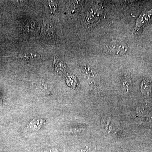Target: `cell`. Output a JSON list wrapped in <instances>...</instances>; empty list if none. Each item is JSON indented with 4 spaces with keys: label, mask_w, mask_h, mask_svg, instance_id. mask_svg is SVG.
<instances>
[{
    "label": "cell",
    "mask_w": 152,
    "mask_h": 152,
    "mask_svg": "<svg viewBox=\"0 0 152 152\" xmlns=\"http://www.w3.org/2000/svg\"><path fill=\"white\" fill-rule=\"evenodd\" d=\"M103 14V9L99 5H95L90 9L86 17L87 21L89 23L94 24L100 19Z\"/></svg>",
    "instance_id": "cell-2"
},
{
    "label": "cell",
    "mask_w": 152,
    "mask_h": 152,
    "mask_svg": "<svg viewBox=\"0 0 152 152\" xmlns=\"http://www.w3.org/2000/svg\"><path fill=\"white\" fill-rule=\"evenodd\" d=\"M140 90L143 94L145 96H149L151 93L152 88L149 83L143 81L142 82Z\"/></svg>",
    "instance_id": "cell-8"
},
{
    "label": "cell",
    "mask_w": 152,
    "mask_h": 152,
    "mask_svg": "<svg viewBox=\"0 0 152 152\" xmlns=\"http://www.w3.org/2000/svg\"><path fill=\"white\" fill-rule=\"evenodd\" d=\"M42 34L45 37L51 38L54 37V30L50 25L45 23L42 28Z\"/></svg>",
    "instance_id": "cell-6"
},
{
    "label": "cell",
    "mask_w": 152,
    "mask_h": 152,
    "mask_svg": "<svg viewBox=\"0 0 152 152\" xmlns=\"http://www.w3.org/2000/svg\"><path fill=\"white\" fill-rule=\"evenodd\" d=\"M37 86H38V88H39L41 91L43 92L49 93L48 86L45 83H44V82H41V83H39V84L37 85Z\"/></svg>",
    "instance_id": "cell-10"
},
{
    "label": "cell",
    "mask_w": 152,
    "mask_h": 152,
    "mask_svg": "<svg viewBox=\"0 0 152 152\" xmlns=\"http://www.w3.org/2000/svg\"><path fill=\"white\" fill-rule=\"evenodd\" d=\"M109 49L112 54L121 56L126 53L128 50L127 45L120 41L114 40L109 44Z\"/></svg>",
    "instance_id": "cell-1"
},
{
    "label": "cell",
    "mask_w": 152,
    "mask_h": 152,
    "mask_svg": "<svg viewBox=\"0 0 152 152\" xmlns=\"http://www.w3.org/2000/svg\"><path fill=\"white\" fill-rule=\"evenodd\" d=\"M43 121L41 119H34L28 125L29 129H31L34 130H38L40 129L42 125V124Z\"/></svg>",
    "instance_id": "cell-7"
},
{
    "label": "cell",
    "mask_w": 152,
    "mask_h": 152,
    "mask_svg": "<svg viewBox=\"0 0 152 152\" xmlns=\"http://www.w3.org/2000/svg\"><path fill=\"white\" fill-rule=\"evenodd\" d=\"M132 87V80L130 77H125L121 83V89L126 94H129L131 91Z\"/></svg>",
    "instance_id": "cell-4"
},
{
    "label": "cell",
    "mask_w": 152,
    "mask_h": 152,
    "mask_svg": "<svg viewBox=\"0 0 152 152\" xmlns=\"http://www.w3.org/2000/svg\"><path fill=\"white\" fill-rule=\"evenodd\" d=\"M40 56L35 53H25L19 55L17 58L19 60L25 61H30L39 58Z\"/></svg>",
    "instance_id": "cell-5"
},
{
    "label": "cell",
    "mask_w": 152,
    "mask_h": 152,
    "mask_svg": "<svg viewBox=\"0 0 152 152\" xmlns=\"http://www.w3.org/2000/svg\"><path fill=\"white\" fill-rule=\"evenodd\" d=\"M1 19V13H0V20Z\"/></svg>",
    "instance_id": "cell-12"
},
{
    "label": "cell",
    "mask_w": 152,
    "mask_h": 152,
    "mask_svg": "<svg viewBox=\"0 0 152 152\" xmlns=\"http://www.w3.org/2000/svg\"><path fill=\"white\" fill-rule=\"evenodd\" d=\"M49 6L51 13H54L56 12L58 9V4L56 2L53 1H49Z\"/></svg>",
    "instance_id": "cell-9"
},
{
    "label": "cell",
    "mask_w": 152,
    "mask_h": 152,
    "mask_svg": "<svg viewBox=\"0 0 152 152\" xmlns=\"http://www.w3.org/2000/svg\"><path fill=\"white\" fill-rule=\"evenodd\" d=\"M83 129L81 128H72L67 131V133L68 134H74L80 132L83 130Z\"/></svg>",
    "instance_id": "cell-11"
},
{
    "label": "cell",
    "mask_w": 152,
    "mask_h": 152,
    "mask_svg": "<svg viewBox=\"0 0 152 152\" xmlns=\"http://www.w3.org/2000/svg\"><path fill=\"white\" fill-rule=\"evenodd\" d=\"M152 15V9L151 10L142 12L136 20L135 28L136 31H138L145 26L149 21Z\"/></svg>",
    "instance_id": "cell-3"
}]
</instances>
